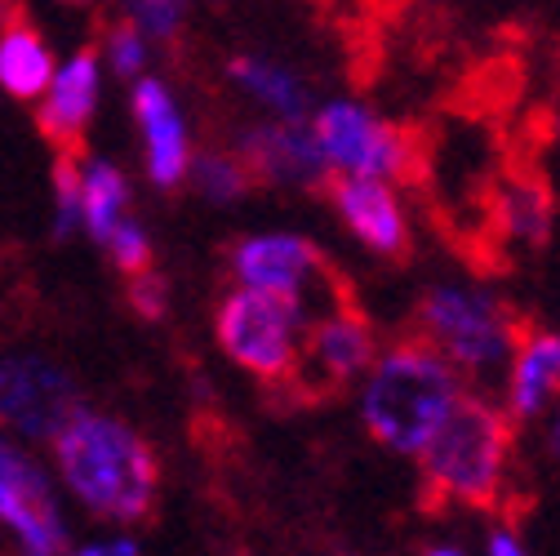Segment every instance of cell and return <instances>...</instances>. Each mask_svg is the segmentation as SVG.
Segmentation results:
<instances>
[{"label": "cell", "instance_id": "6da1fadb", "mask_svg": "<svg viewBox=\"0 0 560 556\" xmlns=\"http://www.w3.org/2000/svg\"><path fill=\"white\" fill-rule=\"evenodd\" d=\"M54 459L72 495L112 521H148L161 490V463L129 424L77 409L54 432Z\"/></svg>", "mask_w": 560, "mask_h": 556}, {"label": "cell", "instance_id": "7a4b0ae2", "mask_svg": "<svg viewBox=\"0 0 560 556\" xmlns=\"http://www.w3.org/2000/svg\"><path fill=\"white\" fill-rule=\"evenodd\" d=\"M516 424L485 396H458L436 437L418 450L423 467V503L441 508H494L508 480Z\"/></svg>", "mask_w": 560, "mask_h": 556}, {"label": "cell", "instance_id": "3957f363", "mask_svg": "<svg viewBox=\"0 0 560 556\" xmlns=\"http://www.w3.org/2000/svg\"><path fill=\"white\" fill-rule=\"evenodd\" d=\"M458 396H463L458 370L436 347L405 334L392 352H383L370 366L361 419L378 445L418 459V450L436 437V428L445 424V414L454 409Z\"/></svg>", "mask_w": 560, "mask_h": 556}, {"label": "cell", "instance_id": "277c9868", "mask_svg": "<svg viewBox=\"0 0 560 556\" xmlns=\"http://www.w3.org/2000/svg\"><path fill=\"white\" fill-rule=\"evenodd\" d=\"M409 334L436 347L458 374H489L494 366L512 361L521 316L494 294H480L467 286H432L413 308Z\"/></svg>", "mask_w": 560, "mask_h": 556}, {"label": "cell", "instance_id": "5b68a950", "mask_svg": "<svg viewBox=\"0 0 560 556\" xmlns=\"http://www.w3.org/2000/svg\"><path fill=\"white\" fill-rule=\"evenodd\" d=\"M303 334H307V312L294 299H280L267 290L241 286L219 308L223 352L262 383H294Z\"/></svg>", "mask_w": 560, "mask_h": 556}, {"label": "cell", "instance_id": "8992f818", "mask_svg": "<svg viewBox=\"0 0 560 556\" xmlns=\"http://www.w3.org/2000/svg\"><path fill=\"white\" fill-rule=\"evenodd\" d=\"M232 271L249 290L294 299L307 312V321H312L316 303H320V312H329L352 299L347 294V281L334 271V263L303 236H249L232 250Z\"/></svg>", "mask_w": 560, "mask_h": 556}, {"label": "cell", "instance_id": "52a82bcc", "mask_svg": "<svg viewBox=\"0 0 560 556\" xmlns=\"http://www.w3.org/2000/svg\"><path fill=\"white\" fill-rule=\"evenodd\" d=\"M312 134L334 174H370L387 183L418 178V148L413 134L378 120L361 103H329L316 112Z\"/></svg>", "mask_w": 560, "mask_h": 556}, {"label": "cell", "instance_id": "ba28073f", "mask_svg": "<svg viewBox=\"0 0 560 556\" xmlns=\"http://www.w3.org/2000/svg\"><path fill=\"white\" fill-rule=\"evenodd\" d=\"M374 361H378V329L352 299H347V303L307 321L299 370H294L290 387L307 401H320V396L347 387L357 374H365Z\"/></svg>", "mask_w": 560, "mask_h": 556}, {"label": "cell", "instance_id": "9c48e42d", "mask_svg": "<svg viewBox=\"0 0 560 556\" xmlns=\"http://www.w3.org/2000/svg\"><path fill=\"white\" fill-rule=\"evenodd\" d=\"M77 414V387L45 357H0V424L23 437L54 441Z\"/></svg>", "mask_w": 560, "mask_h": 556}, {"label": "cell", "instance_id": "30bf717a", "mask_svg": "<svg viewBox=\"0 0 560 556\" xmlns=\"http://www.w3.org/2000/svg\"><path fill=\"white\" fill-rule=\"evenodd\" d=\"M0 521L19 534L23 556H58L67 547L45 472L10 441H0Z\"/></svg>", "mask_w": 560, "mask_h": 556}, {"label": "cell", "instance_id": "8fae6325", "mask_svg": "<svg viewBox=\"0 0 560 556\" xmlns=\"http://www.w3.org/2000/svg\"><path fill=\"white\" fill-rule=\"evenodd\" d=\"M325 196L338 219L357 232V241L383 258H409V219L396 187L370 174H329Z\"/></svg>", "mask_w": 560, "mask_h": 556}, {"label": "cell", "instance_id": "7c38bea8", "mask_svg": "<svg viewBox=\"0 0 560 556\" xmlns=\"http://www.w3.org/2000/svg\"><path fill=\"white\" fill-rule=\"evenodd\" d=\"M258 187H312L325 192L329 183V161L316 143V134L303 120H280V125H258L245 134V143L236 152Z\"/></svg>", "mask_w": 560, "mask_h": 556}, {"label": "cell", "instance_id": "4fadbf2b", "mask_svg": "<svg viewBox=\"0 0 560 556\" xmlns=\"http://www.w3.org/2000/svg\"><path fill=\"white\" fill-rule=\"evenodd\" d=\"M94 103H98V45H85L62 72H54L49 90L40 94V112H36L40 138L54 152H81Z\"/></svg>", "mask_w": 560, "mask_h": 556}, {"label": "cell", "instance_id": "5bb4252c", "mask_svg": "<svg viewBox=\"0 0 560 556\" xmlns=\"http://www.w3.org/2000/svg\"><path fill=\"white\" fill-rule=\"evenodd\" d=\"M560 401V334L521 325L508 361V414L512 424H534Z\"/></svg>", "mask_w": 560, "mask_h": 556}, {"label": "cell", "instance_id": "9a60e30c", "mask_svg": "<svg viewBox=\"0 0 560 556\" xmlns=\"http://www.w3.org/2000/svg\"><path fill=\"white\" fill-rule=\"evenodd\" d=\"M133 116L148 138V174L156 187H178L187 174V129L161 81L133 85Z\"/></svg>", "mask_w": 560, "mask_h": 556}, {"label": "cell", "instance_id": "2e32d148", "mask_svg": "<svg viewBox=\"0 0 560 556\" xmlns=\"http://www.w3.org/2000/svg\"><path fill=\"white\" fill-rule=\"evenodd\" d=\"M54 81V54L45 36L27 23L23 5H10L0 23V85L14 99H40Z\"/></svg>", "mask_w": 560, "mask_h": 556}, {"label": "cell", "instance_id": "e0dca14e", "mask_svg": "<svg viewBox=\"0 0 560 556\" xmlns=\"http://www.w3.org/2000/svg\"><path fill=\"white\" fill-rule=\"evenodd\" d=\"M494 215H499V232L525 250H542L551 236V192L538 174H512L499 183L494 192Z\"/></svg>", "mask_w": 560, "mask_h": 556}, {"label": "cell", "instance_id": "ac0fdd59", "mask_svg": "<svg viewBox=\"0 0 560 556\" xmlns=\"http://www.w3.org/2000/svg\"><path fill=\"white\" fill-rule=\"evenodd\" d=\"M232 77L262 107H271L280 120H303L307 116V90L294 72H285V67L262 62V58H232Z\"/></svg>", "mask_w": 560, "mask_h": 556}, {"label": "cell", "instance_id": "d6986e66", "mask_svg": "<svg viewBox=\"0 0 560 556\" xmlns=\"http://www.w3.org/2000/svg\"><path fill=\"white\" fill-rule=\"evenodd\" d=\"M125 200H129V187L116 165H107V161L81 165V219L94 232V241L107 245V236L116 232V223L125 215Z\"/></svg>", "mask_w": 560, "mask_h": 556}, {"label": "cell", "instance_id": "ffe728a7", "mask_svg": "<svg viewBox=\"0 0 560 556\" xmlns=\"http://www.w3.org/2000/svg\"><path fill=\"white\" fill-rule=\"evenodd\" d=\"M191 174H196V187H200L209 200H236V196H245L249 187H258L254 174H249V165H245L236 152H209V157H200V161L191 165Z\"/></svg>", "mask_w": 560, "mask_h": 556}, {"label": "cell", "instance_id": "44dd1931", "mask_svg": "<svg viewBox=\"0 0 560 556\" xmlns=\"http://www.w3.org/2000/svg\"><path fill=\"white\" fill-rule=\"evenodd\" d=\"M81 157H85V152H58V165H54L58 232H67V228L81 219Z\"/></svg>", "mask_w": 560, "mask_h": 556}, {"label": "cell", "instance_id": "7402d4cb", "mask_svg": "<svg viewBox=\"0 0 560 556\" xmlns=\"http://www.w3.org/2000/svg\"><path fill=\"white\" fill-rule=\"evenodd\" d=\"M107 250H112V258H116V267L125 271V276H138V271H148L152 267V241H148V232L138 228V223H116V232L107 236Z\"/></svg>", "mask_w": 560, "mask_h": 556}, {"label": "cell", "instance_id": "603a6c76", "mask_svg": "<svg viewBox=\"0 0 560 556\" xmlns=\"http://www.w3.org/2000/svg\"><path fill=\"white\" fill-rule=\"evenodd\" d=\"M133 23L152 40H174L183 27V0H129Z\"/></svg>", "mask_w": 560, "mask_h": 556}, {"label": "cell", "instance_id": "cb8c5ba5", "mask_svg": "<svg viewBox=\"0 0 560 556\" xmlns=\"http://www.w3.org/2000/svg\"><path fill=\"white\" fill-rule=\"evenodd\" d=\"M107 58H112V67H116V77L133 81L138 72H143V58H148V49H143V27H138V23H116V27L107 32Z\"/></svg>", "mask_w": 560, "mask_h": 556}, {"label": "cell", "instance_id": "d4e9b609", "mask_svg": "<svg viewBox=\"0 0 560 556\" xmlns=\"http://www.w3.org/2000/svg\"><path fill=\"white\" fill-rule=\"evenodd\" d=\"M129 308L143 316V321H161L165 316V299H170V286H165V276L161 271H138V276H129Z\"/></svg>", "mask_w": 560, "mask_h": 556}, {"label": "cell", "instance_id": "484cf974", "mask_svg": "<svg viewBox=\"0 0 560 556\" xmlns=\"http://www.w3.org/2000/svg\"><path fill=\"white\" fill-rule=\"evenodd\" d=\"M489 556H529V552L521 547V538L512 530H494L489 534Z\"/></svg>", "mask_w": 560, "mask_h": 556}, {"label": "cell", "instance_id": "4316f807", "mask_svg": "<svg viewBox=\"0 0 560 556\" xmlns=\"http://www.w3.org/2000/svg\"><path fill=\"white\" fill-rule=\"evenodd\" d=\"M77 556H138V547H133L129 538H116V543H90V547H81Z\"/></svg>", "mask_w": 560, "mask_h": 556}, {"label": "cell", "instance_id": "83f0119b", "mask_svg": "<svg viewBox=\"0 0 560 556\" xmlns=\"http://www.w3.org/2000/svg\"><path fill=\"white\" fill-rule=\"evenodd\" d=\"M542 450H547V459L560 467V405H556V414L547 419V432H542Z\"/></svg>", "mask_w": 560, "mask_h": 556}, {"label": "cell", "instance_id": "f1b7e54d", "mask_svg": "<svg viewBox=\"0 0 560 556\" xmlns=\"http://www.w3.org/2000/svg\"><path fill=\"white\" fill-rule=\"evenodd\" d=\"M423 556H463V552H454V547H432V552H423Z\"/></svg>", "mask_w": 560, "mask_h": 556}, {"label": "cell", "instance_id": "f546056e", "mask_svg": "<svg viewBox=\"0 0 560 556\" xmlns=\"http://www.w3.org/2000/svg\"><path fill=\"white\" fill-rule=\"evenodd\" d=\"M551 125H556V138H560V103H556V116H551Z\"/></svg>", "mask_w": 560, "mask_h": 556}, {"label": "cell", "instance_id": "4dcf8cb0", "mask_svg": "<svg viewBox=\"0 0 560 556\" xmlns=\"http://www.w3.org/2000/svg\"><path fill=\"white\" fill-rule=\"evenodd\" d=\"M77 5H85V0H77Z\"/></svg>", "mask_w": 560, "mask_h": 556}]
</instances>
